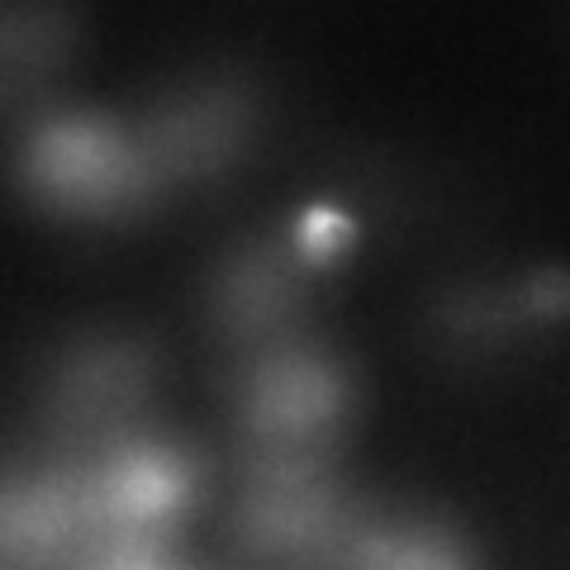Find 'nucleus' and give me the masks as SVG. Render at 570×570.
<instances>
[{"label":"nucleus","instance_id":"obj_2","mask_svg":"<svg viewBox=\"0 0 570 570\" xmlns=\"http://www.w3.org/2000/svg\"><path fill=\"white\" fill-rule=\"evenodd\" d=\"M253 134L257 105L234 86H205V91L163 100L134 134L148 200L157 190H176L228 171L253 142Z\"/></svg>","mask_w":570,"mask_h":570},{"label":"nucleus","instance_id":"obj_11","mask_svg":"<svg viewBox=\"0 0 570 570\" xmlns=\"http://www.w3.org/2000/svg\"><path fill=\"white\" fill-rule=\"evenodd\" d=\"M519 309L532 324H557L570 314V276L566 272H542L519 291Z\"/></svg>","mask_w":570,"mask_h":570},{"label":"nucleus","instance_id":"obj_8","mask_svg":"<svg viewBox=\"0 0 570 570\" xmlns=\"http://www.w3.org/2000/svg\"><path fill=\"white\" fill-rule=\"evenodd\" d=\"M148 385V362L134 347H96L62 376L67 414H115L129 409Z\"/></svg>","mask_w":570,"mask_h":570},{"label":"nucleus","instance_id":"obj_3","mask_svg":"<svg viewBox=\"0 0 570 570\" xmlns=\"http://www.w3.org/2000/svg\"><path fill=\"white\" fill-rule=\"evenodd\" d=\"M24 171L43 200L71 214H119L148 200L134 134L96 115H62L39 129Z\"/></svg>","mask_w":570,"mask_h":570},{"label":"nucleus","instance_id":"obj_5","mask_svg":"<svg viewBox=\"0 0 570 570\" xmlns=\"http://www.w3.org/2000/svg\"><path fill=\"white\" fill-rule=\"evenodd\" d=\"M100 519L86 480L29 475L0 485V570H81Z\"/></svg>","mask_w":570,"mask_h":570},{"label":"nucleus","instance_id":"obj_10","mask_svg":"<svg viewBox=\"0 0 570 570\" xmlns=\"http://www.w3.org/2000/svg\"><path fill=\"white\" fill-rule=\"evenodd\" d=\"M352 570H461V557L433 528H385L356 547Z\"/></svg>","mask_w":570,"mask_h":570},{"label":"nucleus","instance_id":"obj_4","mask_svg":"<svg viewBox=\"0 0 570 570\" xmlns=\"http://www.w3.org/2000/svg\"><path fill=\"white\" fill-rule=\"evenodd\" d=\"M243 423L266 452H318L352 409V385L328 356L272 352L243 381Z\"/></svg>","mask_w":570,"mask_h":570},{"label":"nucleus","instance_id":"obj_13","mask_svg":"<svg viewBox=\"0 0 570 570\" xmlns=\"http://www.w3.org/2000/svg\"><path fill=\"white\" fill-rule=\"evenodd\" d=\"M333 238L343 243V224H337L333 214H314V219L305 224V243L314 247V257H328L333 253Z\"/></svg>","mask_w":570,"mask_h":570},{"label":"nucleus","instance_id":"obj_6","mask_svg":"<svg viewBox=\"0 0 570 570\" xmlns=\"http://www.w3.org/2000/svg\"><path fill=\"white\" fill-rule=\"evenodd\" d=\"M86 490H91V509L100 519V532H110V542L119 538L148 542L157 528H167L190 504L195 471L181 452L148 442V448L115 452L86 480Z\"/></svg>","mask_w":570,"mask_h":570},{"label":"nucleus","instance_id":"obj_12","mask_svg":"<svg viewBox=\"0 0 570 570\" xmlns=\"http://www.w3.org/2000/svg\"><path fill=\"white\" fill-rule=\"evenodd\" d=\"M81 570H171V561H167L153 542H142V538H119V542H105Z\"/></svg>","mask_w":570,"mask_h":570},{"label":"nucleus","instance_id":"obj_7","mask_svg":"<svg viewBox=\"0 0 570 570\" xmlns=\"http://www.w3.org/2000/svg\"><path fill=\"white\" fill-rule=\"evenodd\" d=\"M299 305H305V295H299L295 272L266 243L234 253L214 281V318L228 337L281 333L299 318Z\"/></svg>","mask_w":570,"mask_h":570},{"label":"nucleus","instance_id":"obj_1","mask_svg":"<svg viewBox=\"0 0 570 570\" xmlns=\"http://www.w3.org/2000/svg\"><path fill=\"white\" fill-rule=\"evenodd\" d=\"M343 494L314 452H266L238 509L243 542L272 566L324 561L343 538Z\"/></svg>","mask_w":570,"mask_h":570},{"label":"nucleus","instance_id":"obj_9","mask_svg":"<svg viewBox=\"0 0 570 570\" xmlns=\"http://www.w3.org/2000/svg\"><path fill=\"white\" fill-rule=\"evenodd\" d=\"M523 328L519 295L504 291H456L438 314V337L461 356H485L499 352L513 333Z\"/></svg>","mask_w":570,"mask_h":570}]
</instances>
